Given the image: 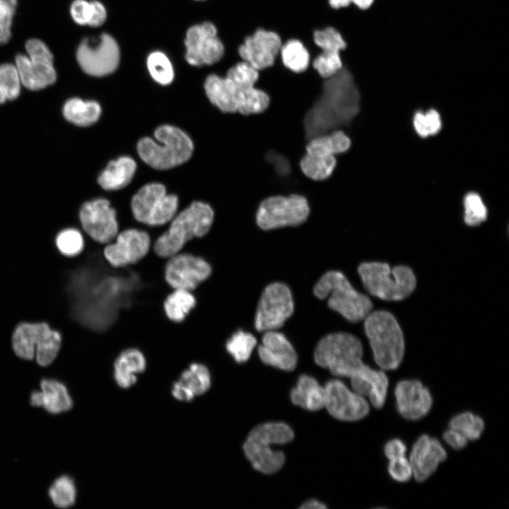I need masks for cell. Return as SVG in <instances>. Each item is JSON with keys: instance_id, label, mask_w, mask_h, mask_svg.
Here are the masks:
<instances>
[{"instance_id": "obj_46", "label": "cell", "mask_w": 509, "mask_h": 509, "mask_svg": "<svg viewBox=\"0 0 509 509\" xmlns=\"http://www.w3.org/2000/svg\"><path fill=\"white\" fill-rule=\"evenodd\" d=\"M16 6L17 0H0V44L7 42L11 37V27Z\"/></svg>"}, {"instance_id": "obj_36", "label": "cell", "mask_w": 509, "mask_h": 509, "mask_svg": "<svg viewBox=\"0 0 509 509\" xmlns=\"http://www.w3.org/2000/svg\"><path fill=\"white\" fill-rule=\"evenodd\" d=\"M337 165L335 156H320L306 153L300 160L303 172L314 180H322L329 177Z\"/></svg>"}, {"instance_id": "obj_51", "label": "cell", "mask_w": 509, "mask_h": 509, "mask_svg": "<svg viewBox=\"0 0 509 509\" xmlns=\"http://www.w3.org/2000/svg\"><path fill=\"white\" fill-rule=\"evenodd\" d=\"M443 438L449 446L457 450L464 448L469 441L462 433L451 428L444 432Z\"/></svg>"}, {"instance_id": "obj_2", "label": "cell", "mask_w": 509, "mask_h": 509, "mask_svg": "<svg viewBox=\"0 0 509 509\" xmlns=\"http://www.w3.org/2000/svg\"><path fill=\"white\" fill-rule=\"evenodd\" d=\"M156 140L150 137L141 139L137 151L141 160L157 170H168L180 165L189 159L194 145L189 136L180 129L164 124L154 131Z\"/></svg>"}, {"instance_id": "obj_21", "label": "cell", "mask_w": 509, "mask_h": 509, "mask_svg": "<svg viewBox=\"0 0 509 509\" xmlns=\"http://www.w3.org/2000/svg\"><path fill=\"white\" fill-rule=\"evenodd\" d=\"M399 414L407 420H419L430 411L433 398L429 390L418 380H403L394 388Z\"/></svg>"}, {"instance_id": "obj_14", "label": "cell", "mask_w": 509, "mask_h": 509, "mask_svg": "<svg viewBox=\"0 0 509 509\" xmlns=\"http://www.w3.org/2000/svg\"><path fill=\"white\" fill-rule=\"evenodd\" d=\"M294 304L289 288L282 283L268 285L260 297L255 325L258 332L277 330L293 312Z\"/></svg>"}, {"instance_id": "obj_41", "label": "cell", "mask_w": 509, "mask_h": 509, "mask_svg": "<svg viewBox=\"0 0 509 509\" xmlns=\"http://www.w3.org/2000/svg\"><path fill=\"white\" fill-rule=\"evenodd\" d=\"M55 244L64 256L72 257L80 255L84 250L85 242L81 233L74 228L60 230L56 235Z\"/></svg>"}, {"instance_id": "obj_50", "label": "cell", "mask_w": 509, "mask_h": 509, "mask_svg": "<svg viewBox=\"0 0 509 509\" xmlns=\"http://www.w3.org/2000/svg\"><path fill=\"white\" fill-rule=\"evenodd\" d=\"M406 452V446L404 443L398 438L389 440L384 447V453L387 459L392 460L404 457Z\"/></svg>"}, {"instance_id": "obj_9", "label": "cell", "mask_w": 509, "mask_h": 509, "mask_svg": "<svg viewBox=\"0 0 509 509\" xmlns=\"http://www.w3.org/2000/svg\"><path fill=\"white\" fill-rule=\"evenodd\" d=\"M365 289L372 296L385 300H401L415 289L416 279L406 266L390 267L382 262H364L358 268Z\"/></svg>"}, {"instance_id": "obj_56", "label": "cell", "mask_w": 509, "mask_h": 509, "mask_svg": "<svg viewBox=\"0 0 509 509\" xmlns=\"http://www.w3.org/2000/svg\"><path fill=\"white\" fill-rule=\"evenodd\" d=\"M6 100L5 97L4 96V95H3V94L1 93V92L0 91V104L5 103Z\"/></svg>"}, {"instance_id": "obj_37", "label": "cell", "mask_w": 509, "mask_h": 509, "mask_svg": "<svg viewBox=\"0 0 509 509\" xmlns=\"http://www.w3.org/2000/svg\"><path fill=\"white\" fill-rule=\"evenodd\" d=\"M48 494L56 507L67 508L72 506L76 498V488L74 479L67 475L60 476L50 486Z\"/></svg>"}, {"instance_id": "obj_42", "label": "cell", "mask_w": 509, "mask_h": 509, "mask_svg": "<svg viewBox=\"0 0 509 509\" xmlns=\"http://www.w3.org/2000/svg\"><path fill=\"white\" fill-rule=\"evenodd\" d=\"M21 81L14 64L0 65V91L6 100L17 98L21 91Z\"/></svg>"}, {"instance_id": "obj_20", "label": "cell", "mask_w": 509, "mask_h": 509, "mask_svg": "<svg viewBox=\"0 0 509 509\" xmlns=\"http://www.w3.org/2000/svg\"><path fill=\"white\" fill-rule=\"evenodd\" d=\"M281 45V38L278 33L258 28L244 39L238 47V54L242 61L259 71L274 64Z\"/></svg>"}, {"instance_id": "obj_4", "label": "cell", "mask_w": 509, "mask_h": 509, "mask_svg": "<svg viewBox=\"0 0 509 509\" xmlns=\"http://www.w3.org/2000/svg\"><path fill=\"white\" fill-rule=\"evenodd\" d=\"M213 211L207 204L194 201L173 217L168 229L154 244V252L168 258L178 253L188 241L205 235L213 221Z\"/></svg>"}, {"instance_id": "obj_49", "label": "cell", "mask_w": 509, "mask_h": 509, "mask_svg": "<svg viewBox=\"0 0 509 509\" xmlns=\"http://www.w3.org/2000/svg\"><path fill=\"white\" fill-rule=\"evenodd\" d=\"M90 3V16L88 25L98 27L104 23L107 18V11L105 6L98 1H92Z\"/></svg>"}, {"instance_id": "obj_29", "label": "cell", "mask_w": 509, "mask_h": 509, "mask_svg": "<svg viewBox=\"0 0 509 509\" xmlns=\"http://www.w3.org/2000/svg\"><path fill=\"white\" fill-rule=\"evenodd\" d=\"M136 169L133 158L122 156L111 160L98 179L100 186L105 190H117L126 187L131 180Z\"/></svg>"}, {"instance_id": "obj_39", "label": "cell", "mask_w": 509, "mask_h": 509, "mask_svg": "<svg viewBox=\"0 0 509 509\" xmlns=\"http://www.w3.org/2000/svg\"><path fill=\"white\" fill-rule=\"evenodd\" d=\"M256 338L250 333L242 330L235 332L226 342V349L238 363L247 361L255 346Z\"/></svg>"}, {"instance_id": "obj_47", "label": "cell", "mask_w": 509, "mask_h": 509, "mask_svg": "<svg viewBox=\"0 0 509 509\" xmlns=\"http://www.w3.org/2000/svg\"><path fill=\"white\" fill-rule=\"evenodd\" d=\"M387 470L390 476L398 482H406L413 476L411 464L405 456L390 460Z\"/></svg>"}, {"instance_id": "obj_34", "label": "cell", "mask_w": 509, "mask_h": 509, "mask_svg": "<svg viewBox=\"0 0 509 509\" xmlns=\"http://www.w3.org/2000/svg\"><path fill=\"white\" fill-rule=\"evenodd\" d=\"M177 381L195 397L209 390L211 375L204 365L194 363L182 372Z\"/></svg>"}, {"instance_id": "obj_1", "label": "cell", "mask_w": 509, "mask_h": 509, "mask_svg": "<svg viewBox=\"0 0 509 509\" xmlns=\"http://www.w3.org/2000/svg\"><path fill=\"white\" fill-rule=\"evenodd\" d=\"M360 100L353 76L345 67L325 78L320 95L304 118L307 139L349 124L358 112Z\"/></svg>"}, {"instance_id": "obj_44", "label": "cell", "mask_w": 509, "mask_h": 509, "mask_svg": "<svg viewBox=\"0 0 509 509\" xmlns=\"http://www.w3.org/2000/svg\"><path fill=\"white\" fill-rule=\"evenodd\" d=\"M413 124L415 131L421 137L435 135L442 127L440 115L435 110L417 112L414 116Z\"/></svg>"}, {"instance_id": "obj_10", "label": "cell", "mask_w": 509, "mask_h": 509, "mask_svg": "<svg viewBox=\"0 0 509 509\" xmlns=\"http://www.w3.org/2000/svg\"><path fill=\"white\" fill-rule=\"evenodd\" d=\"M177 206V197L167 194L165 186L157 182L143 186L131 201L135 219L152 226H161L172 220Z\"/></svg>"}, {"instance_id": "obj_15", "label": "cell", "mask_w": 509, "mask_h": 509, "mask_svg": "<svg viewBox=\"0 0 509 509\" xmlns=\"http://www.w3.org/2000/svg\"><path fill=\"white\" fill-rule=\"evenodd\" d=\"M185 59L192 66L211 65L223 56L225 49L211 22L190 27L185 40Z\"/></svg>"}, {"instance_id": "obj_11", "label": "cell", "mask_w": 509, "mask_h": 509, "mask_svg": "<svg viewBox=\"0 0 509 509\" xmlns=\"http://www.w3.org/2000/svg\"><path fill=\"white\" fill-rule=\"evenodd\" d=\"M26 54L16 57L15 66L21 84L26 88L37 90L54 83L57 74L53 65V55L40 40L30 39L25 43Z\"/></svg>"}, {"instance_id": "obj_35", "label": "cell", "mask_w": 509, "mask_h": 509, "mask_svg": "<svg viewBox=\"0 0 509 509\" xmlns=\"http://www.w3.org/2000/svg\"><path fill=\"white\" fill-rule=\"evenodd\" d=\"M196 299L190 291L174 289L164 302V310L167 317L172 322H180L195 306Z\"/></svg>"}, {"instance_id": "obj_19", "label": "cell", "mask_w": 509, "mask_h": 509, "mask_svg": "<svg viewBox=\"0 0 509 509\" xmlns=\"http://www.w3.org/2000/svg\"><path fill=\"white\" fill-rule=\"evenodd\" d=\"M150 246L146 232L131 228L117 234L115 241L105 247L103 255L111 266L120 268L137 263L147 255Z\"/></svg>"}, {"instance_id": "obj_54", "label": "cell", "mask_w": 509, "mask_h": 509, "mask_svg": "<svg viewBox=\"0 0 509 509\" xmlns=\"http://www.w3.org/2000/svg\"><path fill=\"white\" fill-rule=\"evenodd\" d=\"M300 508L302 509H324L327 508V506L315 499L309 500L304 503L301 506H300Z\"/></svg>"}, {"instance_id": "obj_40", "label": "cell", "mask_w": 509, "mask_h": 509, "mask_svg": "<svg viewBox=\"0 0 509 509\" xmlns=\"http://www.w3.org/2000/svg\"><path fill=\"white\" fill-rule=\"evenodd\" d=\"M147 68L153 79L161 85L171 83L174 70L169 58L162 52H151L147 58Z\"/></svg>"}, {"instance_id": "obj_28", "label": "cell", "mask_w": 509, "mask_h": 509, "mask_svg": "<svg viewBox=\"0 0 509 509\" xmlns=\"http://www.w3.org/2000/svg\"><path fill=\"white\" fill-rule=\"evenodd\" d=\"M291 399L305 409L317 411L324 406V388L314 378L301 375L291 391Z\"/></svg>"}, {"instance_id": "obj_3", "label": "cell", "mask_w": 509, "mask_h": 509, "mask_svg": "<svg viewBox=\"0 0 509 509\" xmlns=\"http://www.w3.org/2000/svg\"><path fill=\"white\" fill-rule=\"evenodd\" d=\"M376 364L385 370L397 369L404 357V339L399 324L387 311H371L363 320Z\"/></svg>"}, {"instance_id": "obj_38", "label": "cell", "mask_w": 509, "mask_h": 509, "mask_svg": "<svg viewBox=\"0 0 509 509\" xmlns=\"http://www.w3.org/2000/svg\"><path fill=\"white\" fill-rule=\"evenodd\" d=\"M449 428L462 433L468 440L479 439L485 428L484 420L471 412H463L452 418Z\"/></svg>"}, {"instance_id": "obj_16", "label": "cell", "mask_w": 509, "mask_h": 509, "mask_svg": "<svg viewBox=\"0 0 509 509\" xmlns=\"http://www.w3.org/2000/svg\"><path fill=\"white\" fill-rule=\"evenodd\" d=\"M116 211L105 199L84 203L79 211L82 228L94 241L108 244L118 234Z\"/></svg>"}, {"instance_id": "obj_32", "label": "cell", "mask_w": 509, "mask_h": 509, "mask_svg": "<svg viewBox=\"0 0 509 509\" xmlns=\"http://www.w3.org/2000/svg\"><path fill=\"white\" fill-rule=\"evenodd\" d=\"M101 114L99 103L93 100H83L73 98L68 100L63 107L65 119L80 127L90 126L98 121Z\"/></svg>"}, {"instance_id": "obj_17", "label": "cell", "mask_w": 509, "mask_h": 509, "mask_svg": "<svg viewBox=\"0 0 509 509\" xmlns=\"http://www.w3.org/2000/svg\"><path fill=\"white\" fill-rule=\"evenodd\" d=\"M324 388V407L334 418L344 421H356L368 415L370 406L366 399L349 389L341 380H331Z\"/></svg>"}, {"instance_id": "obj_25", "label": "cell", "mask_w": 509, "mask_h": 509, "mask_svg": "<svg viewBox=\"0 0 509 509\" xmlns=\"http://www.w3.org/2000/svg\"><path fill=\"white\" fill-rule=\"evenodd\" d=\"M257 351L261 361L267 365L285 371L293 370L296 367L295 349L285 335L277 330L264 332Z\"/></svg>"}, {"instance_id": "obj_5", "label": "cell", "mask_w": 509, "mask_h": 509, "mask_svg": "<svg viewBox=\"0 0 509 509\" xmlns=\"http://www.w3.org/2000/svg\"><path fill=\"white\" fill-rule=\"evenodd\" d=\"M204 89L211 103L224 112H238L245 115L260 113L270 103L264 91L235 82L226 76H208Z\"/></svg>"}, {"instance_id": "obj_30", "label": "cell", "mask_w": 509, "mask_h": 509, "mask_svg": "<svg viewBox=\"0 0 509 509\" xmlns=\"http://www.w3.org/2000/svg\"><path fill=\"white\" fill-rule=\"evenodd\" d=\"M42 407L50 414H60L73 406V400L66 386L61 381L44 378L40 381Z\"/></svg>"}, {"instance_id": "obj_55", "label": "cell", "mask_w": 509, "mask_h": 509, "mask_svg": "<svg viewBox=\"0 0 509 509\" xmlns=\"http://www.w3.org/2000/svg\"><path fill=\"white\" fill-rule=\"evenodd\" d=\"M30 403L35 407H42V397L40 390H34L31 393Z\"/></svg>"}, {"instance_id": "obj_13", "label": "cell", "mask_w": 509, "mask_h": 509, "mask_svg": "<svg viewBox=\"0 0 509 509\" xmlns=\"http://www.w3.org/2000/svg\"><path fill=\"white\" fill-rule=\"evenodd\" d=\"M77 62L86 74L103 76L112 73L118 66L119 49L115 40L109 34L98 37H86L76 52Z\"/></svg>"}, {"instance_id": "obj_27", "label": "cell", "mask_w": 509, "mask_h": 509, "mask_svg": "<svg viewBox=\"0 0 509 509\" xmlns=\"http://www.w3.org/2000/svg\"><path fill=\"white\" fill-rule=\"evenodd\" d=\"M146 366L145 357L139 350L128 349L123 351L114 363V378L117 384L122 388H129L136 382V375L143 373Z\"/></svg>"}, {"instance_id": "obj_31", "label": "cell", "mask_w": 509, "mask_h": 509, "mask_svg": "<svg viewBox=\"0 0 509 509\" xmlns=\"http://www.w3.org/2000/svg\"><path fill=\"white\" fill-rule=\"evenodd\" d=\"M351 139L342 131L334 130L309 140L306 153L320 156H335L349 150Z\"/></svg>"}, {"instance_id": "obj_22", "label": "cell", "mask_w": 509, "mask_h": 509, "mask_svg": "<svg viewBox=\"0 0 509 509\" xmlns=\"http://www.w3.org/2000/svg\"><path fill=\"white\" fill-rule=\"evenodd\" d=\"M313 41L322 52L312 62L319 75L327 78L343 67L340 52L346 49V42L341 33L332 27L313 32Z\"/></svg>"}, {"instance_id": "obj_8", "label": "cell", "mask_w": 509, "mask_h": 509, "mask_svg": "<svg viewBox=\"0 0 509 509\" xmlns=\"http://www.w3.org/2000/svg\"><path fill=\"white\" fill-rule=\"evenodd\" d=\"M313 291L320 299L328 298V306L351 322L363 320L372 311L370 298L356 291L339 271L326 272L317 282Z\"/></svg>"}, {"instance_id": "obj_26", "label": "cell", "mask_w": 509, "mask_h": 509, "mask_svg": "<svg viewBox=\"0 0 509 509\" xmlns=\"http://www.w3.org/2000/svg\"><path fill=\"white\" fill-rule=\"evenodd\" d=\"M352 389L358 394L368 397L376 409H381L386 400L389 380L382 370L368 366L359 374L350 378Z\"/></svg>"}, {"instance_id": "obj_45", "label": "cell", "mask_w": 509, "mask_h": 509, "mask_svg": "<svg viewBox=\"0 0 509 509\" xmlns=\"http://www.w3.org/2000/svg\"><path fill=\"white\" fill-rule=\"evenodd\" d=\"M226 76L239 83L255 86L259 78V71L247 62L242 61L230 67Z\"/></svg>"}, {"instance_id": "obj_33", "label": "cell", "mask_w": 509, "mask_h": 509, "mask_svg": "<svg viewBox=\"0 0 509 509\" xmlns=\"http://www.w3.org/2000/svg\"><path fill=\"white\" fill-rule=\"evenodd\" d=\"M279 54L283 65L293 72H303L309 66L310 54L299 40L291 39L282 44Z\"/></svg>"}, {"instance_id": "obj_23", "label": "cell", "mask_w": 509, "mask_h": 509, "mask_svg": "<svg viewBox=\"0 0 509 509\" xmlns=\"http://www.w3.org/2000/svg\"><path fill=\"white\" fill-rule=\"evenodd\" d=\"M56 330L45 322H20L11 337L14 354L21 360L33 361L35 351L43 348L52 339Z\"/></svg>"}, {"instance_id": "obj_7", "label": "cell", "mask_w": 509, "mask_h": 509, "mask_svg": "<svg viewBox=\"0 0 509 509\" xmlns=\"http://www.w3.org/2000/svg\"><path fill=\"white\" fill-rule=\"evenodd\" d=\"M363 346L355 336L345 332L326 335L318 342L315 363L327 368L335 376L352 378L368 365L362 360Z\"/></svg>"}, {"instance_id": "obj_12", "label": "cell", "mask_w": 509, "mask_h": 509, "mask_svg": "<svg viewBox=\"0 0 509 509\" xmlns=\"http://www.w3.org/2000/svg\"><path fill=\"white\" fill-rule=\"evenodd\" d=\"M309 213L308 202L303 196L296 194L287 197L273 196L261 202L256 221L263 230L294 226L305 222Z\"/></svg>"}, {"instance_id": "obj_24", "label": "cell", "mask_w": 509, "mask_h": 509, "mask_svg": "<svg viewBox=\"0 0 509 509\" xmlns=\"http://www.w3.org/2000/svg\"><path fill=\"white\" fill-rule=\"evenodd\" d=\"M446 458V450L438 440L422 435L414 443L409 455L414 477L419 482L426 481Z\"/></svg>"}, {"instance_id": "obj_53", "label": "cell", "mask_w": 509, "mask_h": 509, "mask_svg": "<svg viewBox=\"0 0 509 509\" xmlns=\"http://www.w3.org/2000/svg\"><path fill=\"white\" fill-rule=\"evenodd\" d=\"M172 396L181 402H190L194 397L178 382H175L171 390Z\"/></svg>"}, {"instance_id": "obj_52", "label": "cell", "mask_w": 509, "mask_h": 509, "mask_svg": "<svg viewBox=\"0 0 509 509\" xmlns=\"http://www.w3.org/2000/svg\"><path fill=\"white\" fill-rule=\"evenodd\" d=\"M374 0H328L329 5L334 9H339L353 4L361 10L369 8L373 4Z\"/></svg>"}, {"instance_id": "obj_48", "label": "cell", "mask_w": 509, "mask_h": 509, "mask_svg": "<svg viewBox=\"0 0 509 509\" xmlns=\"http://www.w3.org/2000/svg\"><path fill=\"white\" fill-rule=\"evenodd\" d=\"M90 3L86 0H74L70 7L73 20L78 24L88 25L90 16Z\"/></svg>"}, {"instance_id": "obj_43", "label": "cell", "mask_w": 509, "mask_h": 509, "mask_svg": "<svg viewBox=\"0 0 509 509\" xmlns=\"http://www.w3.org/2000/svg\"><path fill=\"white\" fill-rule=\"evenodd\" d=\"M464 220L467 225L476 226L486 221L487 209L478 194L468 193L464 199Z\"/></svg>"}, {"instance_id": "obj_18", "label": "cell", "mask_w": 509, "mask_h": 509, "mask_svg": "<svg viewBox=\"0 0 509 509\" xmlns=\"http://www.w3.org/2000/svg\"><path fill=\"white\" fill-rule=\"evenodd\" d=\"M211 273L204 259L189 253H177L170 257L165 267V279L174 289L192 291Z\"/></svg>"}, {"instance_id": "obj_6", "label": "cell", "mask_w": 509, "mask_h": 509, "mask_svg": "<svg viewBox=\"0 0 509 509\" xmlns=\"http://www.w3.org/2000/svg\"><path fill=\"white\" fill-rule=\"evenodd\" d=\"M294 437L291 427L282 422H269L255 427L249 433L243 450L255 469L274 474L283 467L285 455L272 449L276 444L289 443Z\"/></svg>"}]
</instances>
